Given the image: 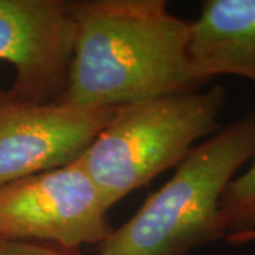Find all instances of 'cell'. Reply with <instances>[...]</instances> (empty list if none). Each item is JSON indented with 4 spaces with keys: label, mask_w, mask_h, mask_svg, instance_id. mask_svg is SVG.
Here are the masks:
<instances>
[{
    "label": "cell",
    "mask_w": 255,
    "mask_h": 255,
    "mask_svg": "<svg viewBox=\"0 0 255 255\" xmlns=\"http://www.w3.org/2000/svg\"><path fill=\"white\" fill-rule=\"evenodd\" d=\"M193 68L201 81L236 75L255 82V0H206L191 21Z\"/></svg>",
    "instance_id": "obj_7"
},
{
    "label": "cell",
    "mask_w": 255,
    "mask_h": 255,
    "mask_svg": "<svg viewBox=\"0 0 255 255\" xmlns=\"http://www.w3.org/2000/svg\"><path fill=\"white\" fill-rule=\"evenodd\" d=\"M114 112L38 104L0 91V187L77 160Z\"/></svg>",
    "instance_id": "obj_6"
},
{
    "label": "cell",
    "mask_w": 255,
    "mask_h": 255,
    "mask_svg": "<svg viewBox=\"0 0 255 255\" xmlns=\"http://www.w3.org/2000/svg\"><path fill=\"white\" fill-rule=\"evenodd\" d=\"M224 107L221 85L125 104L78 159L111 210L214 135Z\"/></svg>",
    "instance_id": "obj_3"
},
{
    "label": "cell",
    "mask_w": 255,
    "mask_h": 255,
    "mask_svg": "<svg viewBox=\"0 0 255 255\" xmlns=\"http://www.w3.org/2000/svg\"><path fill=\"white\" fill-rule=\"evenodd\" d=\"M108 211L77 159L0 187V238L67 250L100 246L114 230Z\"/></svg>",
    "instance_id": "obj_4"
},
{
    "label": "cell",
    "mask_w": 255,
    "mask_h": 255,
    "mask_svg": "<svg viewBox=\"0 0 255 255\" xmlns=\"http://www.w3.org/2000/svg\"><path fill=\"white\" fill-rule=\"evenodd\" d=\"M220 213L226 237L255 231V155L246 172L228 183L220 201Z\"/></svg>",
    "instance_id": "obj_8"
},
{
    "label": "cell",
    "mask_w": 255,
    "mask_h": 255,
    "mask_svg": "<svg viewBox=\"0 0 255 255\" xmlns=\"http://www.w3.org/2000/svg\"><path fill=\"white\" fill-rule=\"evenodd\" d=\"M226 240H227L228 244H231V246L234 247L251 244V243H255V231L247 233V234H238V236H227Z\"/></svg>",
    "instance_id": "obj_10"
},
{
    "label": "cell",
    "mask_w": 255,
    "mask_h": 255,
    "mask_svg": "<svg viewBox=\"0 0 255 255\" xmlns=\"http://www.w3.org/2000/svg\"><path fill=\"white\" fill-rule=\"evenodd\" d=\"M77 9L74 0H0V61L16 68L13 95L38 104L63 102Z\"/></svg>",
    "instance_id": "obj_5"
},
{
    "label": "cell",
    "mask_w": 255,
    "mask_h": 255,
    "mask_svg": "<svg viewBox=\"0 0 255 255\" xmlns=\"http://www.w3.org/2000/svg\"><path fill=\"white\" fill-rule=\"evenodd\" d=\"M191 21L164 0H81L64 104L115 110L137 101L197 91Z\"/></svg>",
    "instance_id": "obj_1"
},
{
    "label": "cell",
    "mask_w": 255,
    "mask_h": 255,
    "mask_svg": "<svg viewBox=\"0 0 255 255\" xmlns=\"http://www.w3.org/2000/svg\"><path fill=\"white\" fill-rule=\"evenodd\" d=\"M0 255H81V253L54 244L0 238Z\"/></svg>",
    "instance_id": "obj_9"
},
{
    "label": "cell",
    "mask_w": 255,
    "mask_h": 255,
    "mask_svg": "<svg viewBox=\"0 0 255 255\" xmlns=\"http://www.w3.org/2000/svg\"><path fill=\"white\" fill-rule=\"evenodd\" d=\"M255 155V111L196 145L173 177L98 246L100 255H187L226 237L220 201Z\"/></svg>",
    "instance_id": "obj_2"
}]
</instances>
